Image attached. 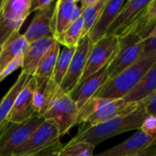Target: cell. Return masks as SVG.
Returning a JSON list of instances; mask_svg holds the SVG:
<instances>
[{
	"mask_svg": "<svg viewBox=\"0 0 156 156\" xmlns=\"http://www.w3.org/2000/svg\"><path fill=\"white\" fill-rule=\"evenodd\" d=\"M118 47L119 37L116 36H105L97 43L92 44L88 56L85 69L79 84L105 68L116 54Z\"/></svg>",
	"mask_w": 156,
	"mask_h": 156,
	"instance_id": "obj_5",
	"label": "cell"
},
{
	"mask_svg": "<svg viewBox=\"0 0 156 156\" xmlns=\"http://www.w3.org/2000/svg\"><path fill=\"white\" fill-rule=\"evenodd\" d=\"M144 42L145 37L137 34H131L119 38L118 50L106 66L108 80L117 77L140 59Z\"/></svg>",
	"mask_w": 156,
	"mask_h": 156,
	"instance_id": "obj_4",
	"label": "cell"
},
{
	"mask_svg": "<svg viewBox=\"0 0 156 156\" xmlns=\"http://www.w3.org/2000/svg\"><path fill=\"white\" fill-rule=\"evenodd\" d=\"M140 131L150 137L156 138V115H149L144 120Z\"/></svg>",
	"mask_w": 156,
	"mask_h": 156,
	"instance_id": "obj_28",
	"label": "cell"
},
{
	"mask_svg": "<svg viewBox=\"0 0 156 156\" xmlns=\"http://www.w3.org/2000/svg\"><path fill=\"white\" fill-rule=\"evenodd\" d=\"M75 48H63L62 50H60L59 56L58 58V60L56 62V66L52 74V77L49 80L48 87V92L49 96V101L54 96V94L59 90V87L67 74V71L69 69L71 58L74 55Z\"/></svg>",
	"mask_w": 156,
	"mask_h": 156,
	"instance_id": "obj_20",
	"label": "cell"
},
{
	"mask_svg": "<svg viewBox=\"0 0 156 156\" xmlns=\"http://www.w3.org/2000/svg\"><path fill=\"white\" fill-rule=\"evenodd\" d=\"M107 0H82L80 2L81 17L84 21V34L87 36L97 22Z\"/></svg>",
	"mask_w": 156,
	"mask_h": 156,
	"instance_id": "obj_24",
	"label": "cell"
},
{
	"mask_svg": "<svg viewBox=\"0 0 156 156\" xmlns=\"http://www.w3.org/2000/svg\"><path fill=\"white\" fill-rule=\"evenodd\" d=\"M126 1L124 0H107L105 6L101 13L97 22L87 35L92 44L97 43L103 38L115 17L124 5Z\"/></svg>",
	"mask_w": 156,
	"mask_h": 156,
	"instance_id": "obj_15",
	"label": "cell"
},
{
	"mask_svg": "<svg viewBox=\"0 0 156 156\" xmlns=\"http://www.w3.org/2000/svg\"><path fill=\"white\" fill-rule=\"evenodd\" d=\"M0 49H1V48H0Z\"/></svg>",
	"mask_w": 156,
	"mask_h": 156,
	"instance_id": "obj_36",
	"label": "cell"
},
{
	"mask_svg": "<svg viewBox=\"0 0 156 156\" xmlns=\"http://www.w3.org/2000/svg\"><path fill=\"white\" fill-rule=\"evenodd\" d=\"M28 45L24 35L15 32L0 49V73L17 57L24 56Z\"/></svg>",
	"mask_w": 156,
	"mask_h": 156,
	"instance_id": "obj_18",
	"label": "cell"
},
{
	"mask_svg": "<svg viewBox=\"0 0 156 156\" xmlns=\"http://www.w3.org/2000/svg\"><path fill=\"white\" fill-rule=\"evenodd\" d=\"M149 115H156V92L142 101Z\"/></svg>",
	"mask_w": 156,
	"mask_h": 156,
	"instance_id": "obj_32",
	"label": "cell"
},
{
	"mask_svg": "<svg viewBox=\"0 0 156 156\" xmlns=\"http://www.w3.org/2000/svg\"><path fill=\"white\" fill-rule=\"evenodd\" d=\"M55 41L56 39L52 36H49L30 43L23 56V66L21 68V73L32 77L40 60L48 51L51 46L55 43Z\"/></svg>",
	"mask_w": 156,
	"mask_h": 156,
	"instance_id": "obj_16",
	"label": "cell"
},
{
	"mask_svg": "<svg viewBox=\"0 0 156 156\" xmlns=\"http://www.w3.org/2000/svg\"><path fill=\"white\" fill-rule=\"evenodd\" d=\"M56 2L52 0H31L30 12L48 11L54 8Z\"/></svg>",
	"mask_w": 156,
	"mask_h": 156,
	"instance_id": "obj_29",
	"label": "cell"
},
{
	"mask_svg": "<svg viewBox=\"0 0 156 156\" xmlns=\"http://www.w3.org/2000/svg\"><path fill=\"white\" fill-rule=\"evenodd\" d=\"M108 80L107 68H103L97 73L91 75L69 93L70 98L75 102L80 111L105 84Z\"/></svg>",
	"mask_w": 156,
	"mask_h": 156,
	"instance_id": "obj_13",
	"label": "cell"
},
{
	"mask_svg": "<svg viewBox=\"0 0 156 156\" xmlns=\"http://www.w3.org/2000/svg\"><path fill=\"white\" fill-rule=\"evenodd\" d=\"M152 56H156V37H145V42L140 59L146 58Z\"/></svg>",
	"mask_w": 156,
	"mask_h": 156,
	"instance_id": "obj_30",
	"label": "cell"
},
{
	"mask_svg": "<svg viewBox=\"0 0 156 156\" xmlns=\"http://www.w3.org/2000/svg\"><path fill=\"white\" fill-rule=\"evenodd\" d=\"M95 146L85 142L69 141L63 146L58 156H93Z\"/></svg>",
	"mask_w": 156,
	"mask_h": 156,
	"instance_id": "obj_26",
	"label": "cell"
},
{
	"mask_svg": "<svg viewBox=\"0 0 156 156\" xmlns=\"http://www.w3.org/2000/svg\"><path fill=\"white\" fill-rule=\"evenodd\" d=\"M44 121L43 117L37 113L24 123L11 122L0 137V156L12 155L13 152L25 143Z\"/></svg>",
	"mask_w": 156,
	"mask_h": 156,
	"instance_id": "obj_7",
	"label": "cell"
},
{
	"mask_svg": "<svg viewBox=\"0 0 156 156\" xmlns=\"http://www.w3.org/2000/svg\"><path fill=\"white\" fill-rule=\"evenodd\" d=\"M31 79L30 76L21 73L15 83L12 85V87L9 89L7 93L4 96L2 101H0V125L4 123L14 106V103L16 100V97L20 93V91L24 89V87L27 85V83Z\"/></svg>",
	"mask_w": 156,
	"mask_h": 156,
	"instance_id": "obj_23",
	"label": "cell"
},
{
	"mask_svg": "<svg viewBox=\"0 0 156 156\" xmlns=\"http://www.w3.org/2000/svg\"><path fill=\"white\" fill-rule=\"evenodd\" d=\"M156 92V62L144 76L139 84L123 99L128 102L140 103Z\"/></svg>",
	"mask_w": 156,
	"mask_h": 156,
	"instance_id": "obj_21",
	"label": "cell"
},
{
	"mask_svg": "<svg viewBox=\"0 0 156 156\" xmlns=\"http://www.w3.org/2000/svg\"><path fill=\"white\" fill-rule=\"evenodd\" d=\"M91 47L92 43L89 37H83L75 49L67 74L59 87V90L69 94L77 87L85 69L88 56Z\"/></svg>",
	"mask_w": 156,
	"mask_h": 156,
	"instance_id": "obj_8",
	"label": "cell"
},
{
	"mask_svg": "<svg viewBox=\"0 0 156 156\" xmlns=\"http://www.w3.org/2000/svg\"><path fill=\"white\" fill-rule=\"evenodd\" d=\"M156 37V27L149 33V35L146 37Z\"/></svg>",
	"mask_w": 156,
	"mask_h": 156,
	"instance_id": "obj_34",
	"label": "cell"
},
{
	"mask_svg": "<svg viewBox=\"0 0 156 156\" xmlns=\"http://www.w3.org/2000/svg\"><path fill=\"white\" fill-rule=\"evenodd\" d=\"M140 103L136 102H128L123 99L112 100L110 99L108 102L100 107L95 112L90 115L85 122L89 123L90 126H95L109 121H112L115 118L127 115L134 112Z\"/></svg>",
	"mask_w": 156,
	"mask_h": 156,
	"instance_id": "obj_12",
	"label": "cell"
},
{
	"mask_svg": "<svg viewBox=\"0 0 156 156\" xmlns=\"http://www.w3.org/2000/svg\"><path fill=\"white\" fill-rule=\"evenodd\" d=\"M23 66V56H19L17 57L13 62H11L1 73H0V82L6 78L8 75H10L13 71L16 70L19 68H22Z\"/></svg>",
	"mask_w": 156,
	"mask_h": 156,
	"instance_id": "obj_31",
	"label": "cell"
},
{
	"mask_svg": "<svg viewBox=\"0 0 156 156\" xmlns=\"http://www.w3.org/2000/svg\"><path fill=\"white\" fill-rule=\"evenodd\" d=\"M30 5L31 0H5L1 14L6 21L22 26L31 13Z\"/></svg>",
	"mask_w": 156,
	"mask_h": 156,
	"instance_id": "obj_22",
	"label": "cell"
},
{
	"mask_svg": "<svg viewBox=\"0 0 156 156\" xmlns=\"http://www.w3.org/2000/svg\"><path fill=\"white\" fill-rule=\"evenodd\" d=\"M150 0H128L115 17L106 36L122 37L137 20Z\"/></svg>",
	"mask_w": 156,
	"mask_h": 156,
	"instance_id": "obj_10",
	"label": "cell"
},
{
	"mask_svg": "<svg viewBox=\"0 0 156 156\" xmlns=\"http://www.w3.org/2000/svg\"><path fill=\"white\" fill-rule=\"evenodd\" d=\"M35 90L36 80L31 77L29 81L16 97L14 106L7 117L8 122L16 124H21L37 114L33 102Z\"/></svg>",
	"mask_w": 156,
	"mask_h": 156,
	"instance_id": "obj_11",
	"label": "cell"
},
{
	"mask_svg": "<svg viewBox=\"0 0 156 156\" xmlns=\"http://www.w3.org/2000/svg\"><path fill=\"white\" fill-rule=\"evenodd\" d=\"M155 140L156 138L150 137L139 130L129 139L96 156H134L146 150Z\"/></svg>",
	"mask_w": 156,
	"mask_h": 156,
	"instance_id": "obj_14",
	"label": "cell"
},
{
	"mask_svg": "<svg viewBox=\"0 0 156 156\" xmlns=\"http://www.w3.org/2000/svg\"><path fill=\"white\" fill-rule=\"evenodd\" d=\"M60 134L57 126L48 121L42 124L28 137V139L17 147L11 156H32L46 148L60 142Z\"/></svg>",
	"mask_w": 156,
	"mask_h": 156,
	"instance_id": "obj_6",
	"label": "cell"
},
{
	"mask_svg": "<svg viewBox=\"0 0 156 156\" xmlns=\"http://www.w3.org/2000/svg\"><path fill=\"white\" fill-rule=\"evenodd\" d=\"M53 11L54 8L48 11L37 12L36 14L29 27L23 34L28 44L37 41L38 39H41L43 37L52 36L50 25H51V17H52Z\"/></svg>",
	"mask_w": 156,
	"mask_h": 156,
	"instance_id": "obj_19",
	"label": "cell"
},
{
	"mask_svg": "<svg viewBox=\"0 0 156 156\" xmlns=\"http://www.w3.org/2000/svg\"><path fill=\"white\" fill-rule=\"evenodd\" d=\"M155 62L156 56L139 59L117 77L108 80L94 97L112 100L124 99L139 84Z\"/></svg>",
	"mask_w": 156,
	"mask_h": 156,
	"instance_id": "obj_2",
	"label": "cell"
},
{
	"mask_svg": "<svg viewBox=\"0 0 156 156\" xmlns=\"http://www.w3.org/2000/svg\"><path fill=\"white\" fill-rule=\"evenodd\" d=\"M81 16L80 6L75 0H58L51 17V34L57 40L71 23Z\"/></svg>",
	"mask_w": 156,
	"mask_h": 156,
	"instance_id": "obj_9",
	"label": "cell"
},
{
	"mask_svg": "<svg viewBox=\"0 0 156 156\" xmlns=\"http://www.w3.org/2000/svg\"><path fill=\"white\" fill-rule=\"evenodd\" d=\"M60 53V45L55 41L48 51L40 60L34 75L37 87H48L49 80L52 77L56 62Z\"/></svg>",
	"mask_w": 156,
	"mask_h": 156,
	"instance_id": "obj_17",
	"label": "cell"
},
{
	"mask_svg": "<svg viewBox=\"0 0 156 156\" xmlns=\"http://www.w3.org/2000/svg\"><path fill=\"white\" fill-rule=\"evenodd\" d=\"M83 37H85L84 21L80 16L69 25V27L57 39V42L59 45H63L65 48H75Z\"/></svg>",
	"mask_w": 156,
	"mask_h": 156,
	"instance_id": "obj_25",
	"label": "cell"
},
{
	"mask_svg": "<svg viewBox=\"0 0 156 156\" xmlns=\"http://www.w3.org/2000/svg\"><path fill=\"white\" fill-rule=\"evenodd\" d=\"M134 156H156V140L154 143L150 145L146 150Z\"/></svg>",
	"mask_w": 156,
	"mask_h": 156,
	"instance_id": "obj_33",
	"label": "cell"
},
{
	"mask_svg": "<svg viewBox=\"0 0 156 156\" xmlns=\"http://www.w3.org/2000/svg\"><path fill=\"white\" fill-rule=\"evenodd\" d=\"M149 116L142 102L133 112L115 118L112 121L95 125L88 126L80 131L71 142H85L93 146L125 132L140 130L144 120Z\"/></svg>",
	"mask_w": 156,
	"mask_h": 156,
	"instance_id": "obj_1",
	"label": "cell"
},
{
	"mask_svg": "<svg viewBox=\"0 0 156 156\" xmlns=\"http://www.w3.org/2000/svg\"><path fill=\"white\" fill-rule=\"evenodd\" d=\"M41 116L45 121L51 122L57 126L61 137L78 124L79 110L69 94L58 90L49 101Z\"/></svg>",
	"mask_w": 156,
	"mask_h": 156,
	"instance_id": "obj_3",
	"label": "cell"
},
{
	"mask_svg": "<svg viewBox=\"0 0 156 156\" xmlns=\"http://www.w3.org/2000/svg\"><path fill=\"white\" fill-rule=\"evenodd\" d=\"M4 4H5V0H0V13L2 11V8H3Z\"/></svg>",
	"mask_w": 156,
	"mask_h": 156,
	"instance_id": "obj_35",
	"label": "cell"
},
{
	"mask_svg": "<svg viewBox=\"0 0 156 156\" xmlns=\"http://www.w3.org/2000/svg\"><path fill=\"white\" fill-rule=\"evenodd\" d=\"M20 27L21 26L6 21L0 13V48L15 32L19 31Z\"/></svg>",
	"mask_w": 156,
	"mask_h": 156,
	"instance_id": "obj_27",
	"label": "cell"
}]
</instances>
